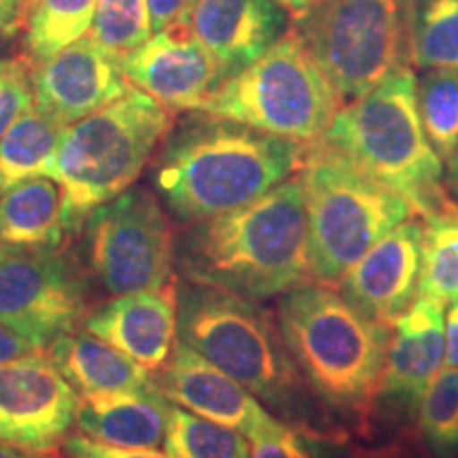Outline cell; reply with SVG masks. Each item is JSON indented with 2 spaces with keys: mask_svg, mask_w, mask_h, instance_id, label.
Wrapping results in <instances>:
<instances>
[{
  "mask_svg": "<svg viewBox=\"0 0 458 458\" xmlns=\"http://www.w3.org/2000/svg\"><path fill=\"white\" fill-rule=\"evenodd\" d=\"M416 100L428 142L450 164L458 153V71L427 68L416 79Z\"/></svg>",
  "mask_w": 458,
  "mask_h": 458,
  "instance_id": "obj_27",
  "label": "cell"
},
{
  "mask_svg": "<svg viewBox=\"0 0 458 458\" xmlns=\"http://www.w3.org/2000/svg\"><path fill=\"white\" fill-rule=\"evenodd\" d=\"M153 380L170 403L236 428L250 444L289 427L233 377L223 374L182 342H176L168 363L153 376Z\"/></svg>",
  "mask_w": 458,
  "mask_h": 458,
  "instance_id": "obj_15",
  "label": "cell"
},
{
  "mask_svg": "<svg viewBox=\"0 0 458 458\" xmlns=\"http://www.w3.org/2000/svg\"><path fill=\"white\" fill-rule=\"evenodd\" d=\"M81 394L68 385L49 354L0 363V442L34 454L64 444Z\"/></svg>",
  "mask_w": 458,
  "mask_h": 458,
  "instance_id": "obj_12",
  "label": "cell"
},
{
  "mask_svg": "<svg viewBox=\"0 0 458 458\" xmlns=\"http://www.w3.org/2000/svg\"><path fill=\"white\" fill-rule=\"evenodd\" d=\"M291 20L276 0H196L185 28L229 79L278 43Z\"/></svg>",
  "mask_w": 458,
  "mask_h": 458,
  "instance_id": "obj_18",
  "label": "cell"
},
{
  "mask_svg": "<svg viewBox=\"0 0 458 458\" xmlns=\"http://www.w3.org/2000/svg\"><path fill=\"white\" fill-rule=\"evenodd\" d=\"M85 267L111 295L164 289L174 278L176 236L157 193L131 185L100 204L81 232Z\"/></svg>",
  "mask_w": 458,
  "mask_h": 458,
  "instance_id": "obj_10",
  "label": "cell"
},
{
  "mask_svg": "<svg viewBox=\"0 0 458 458\" xmlns=\"http://www.w3.org/2000/svg\"><path fill=\"white\" fill-rule=\"evenodd\" d=\"M320 139L403 198L418 219L454 204L445 191L444 162L422 128L411 66L388 74L365 96L342 105Z\"/></svg>",
  "mask_w": 458,
  "mask_h": 458,
  "instance_id": "obj_5",
  "label": "cell"
},
{
  "mask_svg": "<svg viewBox=\"0 0 458 458\" xmlns=\"http://www.w3.org/2000/svg\"><path fill=\"white\" fill-rule=\"evenodd\" d=\"M49 359L79 394L153 385V374L94 334L72 331L49 344Z\"/></svg>",
  "mask_w": 458,
  "mask_h": 458,
  "instance_id": "obj_21",
  "label": "cell"
},
{
  "mask_svg": "<svg viewBox=\"0 0 458 458\" xmlns=\"http://www.w3.org/2000/svg\"><path fill=\"white\" fill-rule=\"evenodd\" d=\"M123 71L136 89L172 114L198 111L225 81L223 68L185 24L151 34L140 47L123 55Z\"/></svg>",
  "mask_w": 458,
  "mask_h": 458,
  "instance_id": "obj_16",
  "label": "cell"
},
{
  "mask_svg": "<svg viewBox=\"0 0 458 458\" xmlns=\"http://www.w3.org/2000/svg\"><path fill=\"white\" fill-rule=\"evenodd\" d=\"M83 327L157 374L179 342L176 280L164 289L113 297L89 314Z\"/></svg>",
  "mask_w": 458,
  "mask_h": 458,
  "instance_id": "obj_19",
  "label": "cell"
},
{
  "mask_svg": "<svg viewBox=\"0 0 458 458\" xmlns=\"http://www.w3.org/2000/svg\"><path fill=\"white\" fill-rule=\"evenodd\" d=\"M32 88L34 106L66 128L123 98L134 85L123 71V55L85 34L32 64Z\"/></svg>",
  "mask_w": 458,
  "mask_h": 458,
  "instance_id": "obj_14",
  "label": "cell"
},
{
  "mask_svg": "<svg viewBox=\"0 0 458 458\" xmlns=\"http://www.w3.org/2000/svg\"><path fill=\"white\" fill-rule=\"evenodd\" d=\"M164 452L172 458H250V442L236 428L172 403Z\"/></svg>",
  "mask_w": 458,
  "mask_h": 458,
  "instance_id": "obj_28",
  "label": "cell"
},
{
  "mask_svg": "<svg viewBox=\"0 0 458 458\" xmlns=\"http://www.w3.org/2000/svg\"><path fill=\"white\" fill-rule=\"evenodd\" d=\"M303 147L233 119L189 111L156 151L153 185L164 208L189 225L255 202L291 179Z\"/></svg>",
  "mask_w": 458,
  "mask_h": 458,
  "instance_id": "obj_2",
  "label": "cell"
},
{
  "mask_svg": "<svg viewBox=\"0 0 458 458\" xmlns=\"http://www.w3.org/2000/svg\"><path fill=\"white\" fill-rule=\"evenodd\" d=\"M456 156H458V153H456Z\"/></svg>",
  "mask_w": 458,
  "mask_h": 458,
  "instance_id": "obj_42",
  "label": "cell"
},
{
  "mask_svg": "<svg viewBox=\"0 0 458 458\" xmlns=\"http://www.w3.org/2000/svg\"><path fill=\"white\" fill-rule=\"evenodd\" d=\"M418 297L439 303L458 300V204L422 219Z\"/></svg>",
  "mask_w": 458,
  "mask_h": 458,
  "instance_id": "obj_25",
  "label": "cell"
},
{
  "mask_svg": "<svg viewBox=\"0 0 458 458\" xmlns=\"http://www.w3.org/2000/svg\"><path fill=\"white\" fill-rule=\"evenodd\" d=\"M89 34L117 54H130L153 34L148 0H98Z\"/></svg>",
  "mask_w": 458,
  "mask_h": 458,
  "instance_id": "obj_30",
  "label": "cell"
},
{
  "mask_svg": "<svg viewBox=\"0 0 458 458\" xmlns=\"http://www.w3.org/2000/svg\"><path fill=\"white\" fill-rule=\"evenodd\" d=\"M444 303L416 297L394 320L385 371L371 411V437L377 422L416 428L418 410L433 377L442 371L445 352Z\"/></svg>",
  "mask_w": 458,
  "mask_h": 458,
  "instance_id": "obj_13",
  "label": "cell"
},
{
  "mask_svg": "<svg viewBox=\"0 0 458 458\" xmlns=\"http://www.w3.org/2000/svg\"><path fill=\"white\" fill-rule=\"evenodd\" d=\"M172 403L156 382L142 388L81 394L79 431L100 444L131 450H162L168 435Z\"/></svg>",
  "mask_w": 458,
  "mask_h": 458,
  "instance_id": "obj_20",
  "label": "cell"
},
{
  "mask_svg": "<svg viewBox=\"0 0 458 458\" xmlns=\"http://www.w3.org/2000/svg\"><path fill=\"white\" fill-rule=\"evenodd\" d=\"M444 342V365H448V368H458V300L450 303V310L445 314Z\"/></svg>",
  "mask_w": 458,
  "mask_h": 458,
  "instance_id": "obj_38",
  "label": "cell"
},
{
  "mask_svg": "<svg viewBox=\"0 0 458 458\" xmlns=\"http://www.w3.org/2000/svg\"><path fill=\"white\" fill-rule=\"evenodd\" d=\"M411 64L458 71V0H410Z\"/></svg>",
  "mask_w": 458,
  "mask_h": 458,
  "instance_id": "obj_26",
  "label": "cell"
},
{
  "mask_svg": "<svg viewBox=\"0 0 458 458\" xmlns=\"http://www.w3.org/2000/svg\"><path fill=\"white\" fill-rule=\"evenodd\" d=\"M276 318L297 368L348 435L371 437V411L393 327L334 284L306 280L278 295Z\"/></svg>",
  "mask_w": 458,
  "mask_h": 458,
  "instance_id": "obj_4",
  "label": "cell"
},
{
  "mask_svg": "<svg viewBox=\"0 0 458 458\" xmlns=\"http://www.w3.org/2000/svg\"><path fill=\"white\" fill-rule=\"evenodd\" d=\"M334 445V442H320L295 428L284 427L283 431L270 437L253 442L250 458H334L329 452Z\"/></svg>",
  "mask_w": 458,
  "mask_h": 458,
  "instance_id": "obj_32",
  "label": "cell"
},
{
  "mask_svg": "<svg viewBox=\"0 0 458 458\" xmlns=\"http://www.w3.org/2000/svg\"><path fill=\"white\" fill-rule=\"evenodd\" d=\"M26 4L28 0H0V41L21 30Z\"/></svg>",
  "mask_w": 458,
  "mask_h": 458,
  "instance_id": "obj_37",
  "label": "cell"
},
{
  "mask_svg": "<svg viewBox=\"0 0 458 458\" xmlns=\"http://www.w3.org/2000/svg\"><path fill=\"white\" fill-rule=\"evenodd\" d=\"M62 189L49 176H32L0 196V244L60 246Z\"/></svg>",
  "mask_w": 458,
  "mask_h": 458,
  "instance_id": "obj_22",
  "label": "cell"
},
{
  "mask_svg": "<svg viewBox=\"0 0 458 458\" xmlns=\"http://www.w3.org/2000/svg\"><path fill=\"white\" fill-rule=\"evenodd\" d=\"M276 3L280 4V7H284L286 11H289V15L293 17V20H300V17L312 7L314 0H276Z\"/></svg>",
  "mask_w": 458,
  "mask_h": 458,
  "instance_id": "obj_39",
  "label": "cell"
},
{
  "mask_svg": "<svg viewBox=\"0 0 458 458\" xmlns=\"http://www.w3.org/2000/svg\"><path fill=\"white\" fill-rule=\"evenodd\" d=\"M0 458H37L34 452L0 442Z\"/></svg>",
  "mask_w": 458,
  "mask_h": 458,
  "instance_id": "obj_41",
  "label": "cell"
},
{
  "mask_svg": "<svg viewBox=\"0 0 458 458\" xmlns=\"http://www.w3.org/2000/svg\"><path fill=\"white\" fill-rule=\"evenodd\" d=\"M420 255L422 219L411 216L377 240L335 286L360 312L393 327L418 297Z\"/></svg>",
  "mask_w": 458,
  "mask_h": 458,
  "instance_id": "obj_17",
  "label": "cell"
},
{
  "mask_svg": "<svg viewBox=\"0 0 458 458\" xmlns=\"http://www.w3.org/2000/svg\"><path fill=\"white\" fill-rule=\"evenodd\" d=\"M62 445H64L68 458H172L159 450H131L100 444L96 439L85 437V435H71Z\"/></svg>",
  "mask_w": 458,
  "mask_h": 458,
  "instance_id": "obj_33",
  "label": "cell"
},
{
  "mask_svg": "<svg viewBox=\"0 0 458 458\" xmlns=\"http://www.w3.org/2000/svg\"><path fill=\"white\" fill-rule=\"evenodd\" d=\"M91 300L89 270L64 244H0V323L38 348L81 329Z\"/></svg>",
  "mask_w": 458,
  "mask_h": 458,
  "instance_id": "obj_11",
  "label": "cell"
},
{
  "mask_svg": "<svg viewBox=\"0 0 458 458\" xmlns=\"http://www.w3.org/2000/svg\"><path fill=\"white\" fill-rule=\"evenodd\" d=\"M176 300L179 342L233 377L284 425L320 442H348L351 435L297 368L276 312L261 301L182 278L176 280Z\"/></svg>",
  "mask_w": 458,
  "mask_h": 458,
  "instance_id": "obj_1",
  "label": "cell"
},
{
  "mask_svg": "<svg viewBox=\"0 0 458 458\" xmlns=\"http://www.w3.org/2000/svg\"><path fill=\"white\" fill-rule=\"evenodd\" d=\"M340 106V94L291 28L261 57L225 79L198 111L306 145L327 131Z\"/></svg>",
  "mask_w": 458,
  "mask_h": 458,
  "instance_id": "obj_8",
  "label": "cell"
},
{
  "mask_svg": "<svg viewBox=\"0 0 458 458\" xmlns=\"http://www.w3.org/2000/svg\"><path fill=\"white\" fill-rule=\"evenodd\" d=\"M41 351L43 348H38L37 344H32L24 335H20L4 323H0V363H7V360L28 357V354Z\"/></svg>",
  "mask_w": 458,
  "mask_h": 458,
  "instance_id": "obj_36",
  "label": "cell"
},
{
  "mask_svg": "<svg viewBox=\"0 0 458 458\" xmlns=\"http://www.w3.org/2000/svg\"><path fill=\"white\" fill-rule=\"evenodd\" d=\"M32 106V64L26 57H0V139Z\"/></svg>",
  "mask_w": 458,
  "mask_h": 458,
  "instance_id": "obj_31",
  "label": "cell"
},
{
  "mask_svg": "<svg viewBox=\"0 0 458 458\" xmlns=\"http://www.w3.org/2000/svg\"><path fill=\"white\" fill-rule=\"evenodd\" d=\"M64 125L55 123L37 106L21 114L0 139V196L17 182L41 174L54 156Z\"/></svg>",
  "mask_w": 458,
  "mask_h": 458,
  "instance_id": "obj_24",
  "label": "cell"
},
{
  "mask_svg": "<svg viewBox=\"0 0 458 458\" xmlns=\"http://www.w3.org/2000/svg\"><path fill=\"white\" fill-rule=\"evenodd\" d=\"M98 0H28L24 15V57L30 64L47 60L91 32Z\"/></svg>",
  "mask_w": 458,
  "mask_h": 458,
  "instance_id": "obj_23",
  "label": "cell"
},
{
  "mask_svg": "<svg viewBox=\"0 0 458 458\" xmlns=\"http://www.w3.org/2000/svg\"><path fill=\"white\" fill-rule=\"evenodd\" d=\"M172 128V113L131 88L81 122L66 125L41 176L62 189V227L77 236L91 210L134 185Z\"/></svg>",
  "mask_w": 458,
  "mask_h": 458,
  "instance_id": "obj_6",
  "label": "cell"
},
{
  "mask_svg": "<svg viewBox=\"0 0 458 458\" xmlns=\"http://www.w3.org/2000/svg\"><path fill=\"white\" fill-rule=\"evenodd\" d=\"M193 4H196V0H148L153 34L164 30V28L185 24Z\"/></svg>",
  "mask_w": 458,
  "mask_h": 458,
  "instance_id": "obj_35",
  "label": "cell"
},
{
  "mask_svg": "<svg viewBox=\"0 0 458 458\" xmlns=\"http://www.w3.org/2000/svg\"><path fill=\"white\" fill-rule=\"evenodd\" d=\"M176 272L253 301H267L310 278V236L300 176L255 202L189 223L176 236Z\"/></svg>",
  "mask_w": 458,
  "mask_h": 458,
  "instance_id": "obj_3",
  "label": "cell"
},
{
  "mask_svg": "<svg viewBox=\"0 0 458 458\" xmlns=\"http://www.w3.org/2000/svg\"><path fill=\"white\" fill-rule=\"evenodd\" d=\"M293 30L342 102L411 66L410 0H314Z\"/></svg>",
  "mask_w": 458,
  "mask_h": 458,
  "instance_id": "obj_9",
  "label": "cell"
},
{
  "mask_svg": "<svg viewBox=\"0 0 458 458\" xmlns=\"http://www.w3.org/2000/svg\"><path fill=\"white\" fill-rule=\"evenodd\" d=\"M365 458H435L427 445L420 442L416 428L410 431H401L393 442L380 445L377 450H371Z\"/></svg>",
  "mask_w": 458,
  "mask_h": 458,
  "instance_id": "obj_34",
  "label": "cell"
},
{
  "mask_svg": "<svg viewBox=\"0 0 458 458\" xmlns=\"http://www.w3.org/2000/svg\"><path fill=\"white\" fill-rule=\"evenodd\" d=\"M310 236V278L337 284L382 236L414 210L397 193L318 139L306 142L300 168Z\"/></svg>",
  "mask_w": 458,
  "mask_h": 458,
  "instance_id": "obj_7",
  "label": "cell"
},
{
  "mask_svg": "<svg viewBox=\"0 0 458 458\" xmlns=\"http://www.w3.org/2000/svg\"><path fill=\"white\" fill-rule=\"evenodd\" d=\"M445 185H448V193L452 199L458 204V156L448 164V179H445Z\"/></svg>",
  "mask_w": 458,
  "mask_h": 458,
  "instance_id": "obj_40",
  "label": "cell"
},
{
  "mask_svg": "<svg viewBox=\"0 0 458 458\" xmlns=\"http://www.w3.org/2000/svg\"><path fill=\"white\" fill-rule=\"evenodd\" d=\"M416 433L435 458L458 456V368L433 377L418 410Z\"/></svg>",
  "mask_w": 458,
  "mask_h": 458,
  "instance_id": "obj_29",
  "label": "cell"
}]
</instances>
